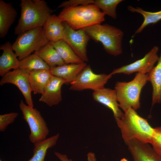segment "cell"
Instances as JSON below:
<instances>
[{
  "instance_id": "1",
  "label": "cell",
  "mask_w": 161,
  "mask_h": 161,
  "mask_svg": "<svg viewBox=\"0 0 161 161\" xmlns=\"http://www.w3.org/2000/svg\"><path fill=\"white\" fill-rule=\"evenodd\" d=\"M115 119L126 144L133 139L150 143L154 129L147 119L140 116L133 109H128L120 118Z\"/></svg>"
},
{
  "instance_id": "2",
  "label": "cell",
  "mask_w": 161,
  "mask_h": 161,
  "mask_svg": "<svg viewBox=\"0 0 161 161\" xmlns=\"http://www.w3.org/2000/svg\"><path fill=\"white\" fill-rule=\"evenodd\" d=\"M20 18L15 29L16 35L43 27L53 11L44 0H21Z\"/></svg>"
},
{
  "instance_id": "3",
  "label": "cell",
  "mask_w": 161,
  "mask_h": 161,
  "mask_svg": "<svg viewBox=\"0 0 161 161\" xmlns=\"http://www.w3.org/2000/svg\"><path fill=\"white\" fill-rule=\"evenodd\" d=\"M104 14L94 4L64 8L58 16L73 29L77 30L100 24L105 20Z\"/></svg>"
},
{
  "instance_id": "4",
  "label": "cell",
  "mask_w": 161,
  "mask_h": 161,
  "mask_svg": "<svg viewBox=\"0 0 161 161\" xmlns=\"http://www.w3.org/2000/svg\"><path fill=\"white\" fill-rule=\"evenodd\" d=\"M90 39L102 44L105 50L114 56L122 52L123 32L120 29L108 24H97L82 29Z\"/></svg>"
},
{
  "instance_id": "5",
  "label": "cell",
  "mask_w": 161,
  "mask_h": 161,
  "mask_svg": "<svg viewBox=\"0 0 161 161\" xmlns=\"http://www.w3.org/2000/svg\"><path fill=\"white\" fill-rule=\"evenodd\" d=\"M148 81L147 74L137 73L130 81L116 83L114 89L119 106L124 112L130 108L135 110L140 108L141 92Z\"/></svg>"
},
{
  "instance_id": "6",
  "label": "cell",
  "mask_w": 161,
  "mask_h": 161,
  "mask_svg": "<svg viewBox=\"0 0 161 161\" xmlns=\"http://www.w3.org/2000/svg\"><path fill=\"white\" fill-rule=\"evenodd\" d=\"M43 27H38L25 31L20 34L12 44L13 51L19 61L36 52L47 44Z\"/></svg>"
},
{
  "instance_id": "7",
  "label": "cell",
  "mask_w": 161,
  "mask_h": 161,
  "mask_svg": "<svg viewBox=\"0 0 161 161\" xmlns=\"http://www.w3.org/2000/svg\"><path fill=\"white\" fill-rule=\"evenodd\" d=\"M19 107L23 118L28 124L30 130V141L34 144L47 138L49 130L40 112L36 109L26 105L22 100Z\"/></svg>"
},
{
  "instance_id": "8",
  "label": "cell",
  "mask_w": 161,
  "mask_h": 161,
  "mask_svg": "<svg viewBox=\"0 0 161 161\" xmlns=\"http://www.w3.org/2000/svg\"><path fill=\"white\" fill-rule=\"evenodd\" d=\"M112 76L110 74H96L93 71L89 65H87L75 79L70 83L69 89L75 91L86 89L96 90L104 87Z\"/></svg>"
},
{
  "instance_id": "9",
  "label": "cell",
  "mask_w": 161,
  "mask_h": 161,
  "mask_svg": "<svg viewBox=\"0 0 161 161\" xmlns=\"http://www.w3.org/2000/svg\"><path fill=\"white\" fill-rule=\"evenodd\" d=\"M62 22L64 27L62 39L84 62L88 61L86 46L90 38L82 29L73 30L66 22Z\"/></svg>"
},
{
  "instance_id": "10",
  "label": "cell",
  "mask_w": 161,
  "mask_h": 161,
  "mask_svg": "<svg viewBox=\"0 0 161 161\" xmlns=\"http://www.w3.org/2000/svg\"><path fill=\"white\" fill-rule=\"evenodd\" d=\"M158 50V47L154 46L142 58L130 64L114 69L110 74L112 75L121 73L129 75L135 72L148 73L159 60V57L157 55Z\"/></svg>"
},
{
  "instance_id": "11",
  "label": "cell",
  "mask_w": 161,
  "mask_h": 161,
  "mask_svg": "<svg viewBox=\"0 0 161 161\" xmlns=\"http://www.w3.org/2000/svg\"><path fill=\"white\" fill-rule=\"evenodd\" d=\"M7 83L16 86L23 95L27 105L33 108L32 91L29 80V73L19 68L10 71L2 77L0 81L1 86Z\"/></svg>"
},
{
  "instance_id": "12",
  "label": "cell",
  "mask_w": 161,
  "mask_h": 161,
  "mask_svg": "<svg viewBox=\"0 0 161 161\" xmlns=\"http://www.w3.org/2000/svg\"><path fill=\"white\" fill-rule=\"evenodd\" d=\"M126 144L134 161H161V156L148 143L133 139Z\"/></svg>"
},
{
  "instance_id": "13",
  "label": "cell",
  "mask_w": 161,
  "mask_h": 161,
  "mask_svg": "<svg viewBox=\"0 0 161 161\" xmlns=\"http://www.w3.org/2000/svg\"><path fill=\"white\" fill-rule=\"evenodd\" d=\"M93 100L105 106L113 112L115 118H120L123 113L119 108L116 92L114 89L106 88L93 91Z\"/></svg>"
},
{
  "instance_id": "14",
  "label": "cell",
  "mask_w": 161,
  "mask_h": 161,
  "mask_svg": "<svg viewBox=\"0 0 161 161\" xmlns=\"http://www.w3.org/2000/svg\"><path fill=\"white\" fill-rule=\"evenodd\" d=\"M65 80L53 76L41 94L39 101L50 107L58 104L62 100L61 87Z\"/></svg>"
},
{
  "instance_id": "15",
  "label": "cell",
  "mask_w": 161,
  "mask_h": 161,
  "mask_svg": "<svg viewBox=\"0 0 161 161\" xmlns=\"http://www.w3.org/2000/svg\"><path fill=\"white\" fill-rule=\"evenodd\" d=\"M0 49L3 51L0 57V75L2 77L11 69L18 68L19 60L9 41L1 45Z\"/></svg>"
},
{
  "instance_id": "16",
  "label": "cell",
  "mask_w": 161,
  "mask_h": 161,
  "mask_svg": "<svg viewBox=\"0 0 161 161\" xmlns=\"http://www.w3.org/2000/svg\"><path fill=\"white\" fill-rule=\"evenodd\" d=\"M87 65L84 62L79 64H65L51 67L50 72L53 75L65 80L66 84L74 81L79 73Z\"/></svg>"
},
{
  "instance_id": "17",
  "label": "cell",
  "mask_w": 161,
  "mask_h": 161,
  "mask_svg": "<svg viewBox=\"0 0 161 161\" xmlns=\"http://www.w3.org/2000/svg\"><path fill=\"white\" fill-rule=\"evenodd\" d=\"M17 16V11L12 3L0 0V38L7 35Z\"/></svg>"
},
{
  "instance_id": "18",
  "label": "cell",
  "mask_w": 161,
  "mask_h": 161,
  "mask_svg": "<svg viewBox=\"0 0 161 161\" xmlns=\"http://www.w3.org/2000/svg\"><path fill=\"white\" fill-rule=\"evenodd\" d=\"M43 28L45 36L49 41L55 42L63 39L64 27L63 22L58 16L54 14L49 16Z\"/></svg>"
},
{
  "instance_id": "19",
  "label": "cell",
  "mask_w": 161,
  "mask_h": 161,
  "mask_svg": "<svg viewBox=\"0 0 161 161\" xmlns=\"http://www.w3.org/2000/svg\"><path fill=\"white\" fill-rule=\"evenodd\" d=\"M53 76L50 70H34L29 73L30 88L33 94H42Z\"/></svg>"
},
{
  "instance_id": "20",
  "label": "cell",
  "mask_w": 161,
  "mask_h": 161,
  "mask_svg": "<svg viewBox=\"0 0 161 161\" xmlns=\"http://www.w3.org/2000/svg\"><path fill=\"white\" fill-rule=\"evenodd\" d=\"M147 74L148 81L152 86L153 106L156 103H161V52L157 64Z\"/></svg>"
},
{
  "instance_id": "21",
  "label": "cell",
  "mask_w": 161,
  "mask_h": 161,
  "mask_svg": "<svg viewBox=\"0 0 161 161\" xmlns=\"http://www.w3.org/2000/svg\"><path fill=\"white\" fill-rule=\"evenodd\" d=\"M59 137V134L57 133L55 135L34 144L33 155L27 161H44L48 150L56 144Z\"/></svg>"
},
{
  "instance_id": "22",
  "label": "cell",
  "mask_w": 161,
  "mask_h": 161,
  "mask_svg": "<svg viewBox=\"0 0 161 161\" xmlns=\"http://www.w3.org/2000/svg\"><path fill=\"white\" fill-rule=\"evenodd\" d=\"M34 53L38 54L50 68L65 64L50 41Z\"/></svg>"
},
{
  "instance_id": "23",
  "label": "cell",
  "mask_w": 161,
  "mask_h": 161,
  "mask_svg": "<svg viewBox=\"0 0 161 161\" xmlns=\"http://www.w3.org/2000/svg\"><path fill=\"white\" fill-rule=\"evenodd\" d=\"M51 43L65 64H79L84 62L63 39Z\"/></svg>"
},
{
  "instance_id": "24",
  "label": "cell",
  "mask_w": 161,
  "mask_h": 161,
  "mask_svg": "<svg viewBox=\"0 0 161 161\" xmlns=\"http://www.w3.org/2000/svg\"><path fill=\"white\" fill-rule=\"evenodd\" d=\"M18 68L29 73L35 70H50V68L38 54L34 53L19 61Z\"/></svg>"
},
{
  "instance_id": "25",
  "label": "cell",
  "mask_w": 161,
  "mask_h": 161,
  "mask_svg": "<svg viewBox=\"0 0 161 161\" xmlns=\"http://www.w3.org/2000/svg\"><path fill=\"white\" fill-rule=\"evenodd\" d=\"M127 8L129 10L132 12L141 14L144 18L143 23L136 31L134 35L141 32L149 24H155L161 20V10L152 12L145 11L139 7L135 8L131 6H128Z\"/></svg>"
},
{
  "instance_id": "26",
  "label": "cell",
  "mask_w": 161,
  "mask_h": 161,
  "mask_svg": "<svg viewBox=\"0 0 161 161\" xmlns=\"http://www.w3.org/2000/svg\"><path fill=\"white\" fill-rule=\"evenodd\" d=\"M122 0H95L94 4L105 15H107L114 19L117 17L116 9L117 5Z\"/></svg>"
},
{
  "instance_id": "27",
  "label": "cell",
  "mask_w": 161,
  "mask_h": 161,
  "mask_svg": "<svg viewBox=\"0 0 161 161\" xmlns=\"http://www.w3.org/2000/svg\"><path fill=\"white\" fill-rule=\"evenodd\" d=\"M18 114L15 112L0 115V131H4L7 126L13 123Z\"/></svg>"
},
{
  "instance_id": "28",
  "label": "cell",
  "mask_w": 161,
  "mask_h": 161,
  "mask_svg": "<svg viewBox=\"0 0 161 161\" xmlns=\"http://www.w3.org/2000/svg\"><path fill=\"white\" fill-rule=\"evenodd\" d=\"M154 129V134L150 143L154 150L161 156V126Z\"/></svg>"
},
{
  "instance_id": "29",
  "label": "cell",
  "mask_w": 161,
  "mask_h": 161,
  "mask_svg": "<svg viewBox=\"0 0 161 161\" xmlns=\"http://www.w3.org/2000/svg\"><path fill=\"white\" fill-rule=\"evenodd\" d=\"M94 0H70L62 2L58 8H64L75 7L80 5L94 4Z\"/></svg>"
},
{
  "instance_id": "30",
  "label": "cell",
  "mask_w": 161,
  "mask_h": 161,
  "mask_svg": "<svg viewBox=\"0 0 161 161\" xmlns=\"http://www.w3.org/2000/svg\"><path fill=\"white\" fill-rule=\"evenodd\" d=\"M55 154L61 161H72L71 159H69L66 155L56 152H55Z\"/></svg>"
},
{
  "instance_id": "31",
  "label": "cell",
  "mask_w": 161,
  "mask_h": 161,
  "mask_svg": "<svg viewBox=\"0 0 161 161\" xmlns=\"http://www.w3.org/2000/svg\"><path fill=\"white\" fill-rule=\"evenodd\" d=\"M88 161H96L95 154L92 153H89L87 154Z\"/></svg>"
},
{
  "instance_id": "32",
  "label": "cell",
  "mask_w": 161,
  "mask_h": 161,
  "mask_svg": "<svg viewBox=\"0 0 161 161\" xmlns=\"http://www.w3.org/2000/svg\"><path fill=\"white\" fill-rule=\"evenodd\" d=\"M120 161H128L126 159L123 158Z\"/></svg>"
},
{
  "instance_id": "33",
  "label": "cell",
  "mask_w": 161,
  "mask_h": 161,
  "mask_svg": "<svg viewBox=\"0 0 161 161\" xmlns=\"http://www.w3.org/2000/svg\"><path fill=\"white\" fill-rule=\"evenodd\" d=\"M0 161H2V160H0Z\"/></svg>"
}]
</instances>
